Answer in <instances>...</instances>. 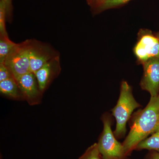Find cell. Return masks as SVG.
<instances>
[{"mask_svg": "<svg viewBox=\"0 0 159 159\" xmlns=\"http://www.w3.org/2000/svg\"><path fill=\"white\" fill-rule=\"evenodd\" d=\"M158 97H159V94L158 96Z\"/></svg>", "mask_w": 159, "mask_h": 159, "instance_id": "obj_22", "label": "cell"}, {"mask_svg": "<svg viewBox=\"0 0 159 159\" xmlns=\"http://www.w3.org/2000/svg\"><path fill=\"white\" fill-rule=\"evenodd\" d=\"M78 159H104L99 151L97 143L89 147Z\"/></svg>", "mask_w": 159, "mask_h": 159, "instance_id": "obj_14", "label": "cell"}, {"mask_svg": "<svg viewBox=\"0 0 159 159\" xmlns=\"http://www.w3.org/2000/svg\"><path fill=\"white\" fill-rule=\"evenodd\" d=\"M3 63L16 80L24 74L31 72L29 57V39L17 43Z\"/></svg>", "mask_w": 159, "mask_h": 159, "instance_id": "obj_4", "label": "cell"}, {"mask_svg": "<svg viewBox=\"0 0 159 159\" xmlns=\"http://www.w3.org/2000/svg\"><path fill=\"white\" fill-rule=\"evenodd\" d=\"M122 159H130L129 158V157H125L124 158Z\"/></svg>", "mask_w": 159, "mask_h": 159, "instance_id": "obj_21", "label": "cell"}, {"mask_svg": "<svg viewBox=\"0 0 159 159\" xmlns=\"http://www.w3.org/2000/svg\"><path fill=\"white\" fill-rule=\"evenodd\" d=\"M61 71L59 55L50 60L34 73L40 90L43 94L48 88L53 80L59 75Z\"/></svg>", "mask_w": 159, "mask_h": 159, "instance_id": "obj_9", "label": "cell"}, {"mask_svg": "<svg viewBox=\"0 0 159 159\" xmlns=\"http://www.w3.org/2000/svg\"><path fill=\"white\" fill-rule=\"evenodd\" d=\"M19 88L25 99L31 105L41 102L43 93L40 90L35 75L31 72L24 74L16 80Z\"/></svg>", "mask_w": 159, "mask_h": 159, "instance_id": "obj_8", "label": "cell"}, {"mask_svg": "<svg viewBox=\"0 0 159 159\" xmlns=\"http://www.w3.org/2000/svg\"><path fill=\"white\" fill-rule=\"evenodd\" d=\"M113 116L109 113L102 114L101 120L103 130L97 142L99 151L104 159H122L125 156L122 143L118 142L111 126Z\"/></svg>", "mask_w": 159, "mask_h": 159, "instance_id": "obj_3", "label": "cell"}, {"mask_svg": "<svg viewBox=\"0 0 159 159\" xmlns=\"http://www.w3.org/2000/svg\"><path fill=\"white\" fill-rule=\"evenodd\" d=\"M0 92L3 95L13 99H23L17 83L13 77L0 81Z\"/></svg>", "mask_w": 159, "mask_h": 159, "instance_id": "obj_10", "label": "cell"}, {"mask_svg": "<svg viewBox=\"0 0 159 159\" xmlns=\"http://www.w3.org/2000/svg\"><path fill=\"white\" fill-rule=\"evenodd\" d=\"M104 0H86L88 5L90 7L91 11L94 15L97 14V12L102 6Z\"/></svg>", "mask_w": 159, "mask_h": 159, "instance_id": "obj_16", "label": "cell"}, {"mask_svg": "<svg viewBox=\"0 0 159 159\" xmlns=\"http://www.w3.org/2000/svg\"><path fill=\"white\" fill-rule=\"evenodd\" d=\"M155 35L159 40V32H157V33H156Z\"/></svg>", "mask_w": 159, "mask_h": 159, "instance_id": "obj_20", "label": "cell"}, {"mask_svg": "<svg viewBox=\"0 0 159 159\" xmlns=\"http://www.w3.org/2000/svg\"><path fill=\"white\" fill-rule=\"evenodd\" d=\"M159 127V98L151 97L143 109L132 116L130 129L122 143L126 157H129L137 145Z\"/></svg>", "mask_w": 159, "mask_h": 159, "instance_id": "obj_1", "label": "cell"}, {"mask_svg": "<svg viewBox=\"0 0 159 159\" xmlns=\"http://www.w3.org/2000/svg\"><path fill=\"white\" fill-rule=\"evenodd\" d=\"M143 74L140 86L148 92L151 97H157L159 94V57L148 60L142 65Z\"/></svg>", "mask_w": 159, "mask_h": 159, "instance_id": "obj_7", "label": "cell"}, {"mask_svg": "<svg viewBox=\"0 0 159 159\" xmlns=\"http://www.w3.org/2000/svg\"><path fill=\"white\" fill-rule=\"evenodd\" d=\"M133 51L138 63L142 65L148 60L159 57V40L150 30L141 29Z\"/></svg>", "mask_w": 159, "mask_h": 159, "instance_id": "obj_5", "label": "cell"}, {"mask_svg": "<svg viewBox=\"0 0 159 159\" xmlns=\"http://www.w3.org/2000/svg\"><path fill=\"white\" fill-rule=\"evenodd\" d=\"M155 151L159 152V127L150 137L142 140L137 145L135 150Z\"/></svg>", "mask_w": 159, "mask_h": 159, "instance_id": "obj_11", "label": "cell"}, {"mask_svg": "<svg viewBox=\"0 0 159 159\" xmlns=\"http://www.w3.org/2000/svg\"><path fill=\"white\" fill-rule=\"evenodd\" d=\"M143 159H159V152L155 151H149Z\"/></svg>", "mask_w": 159, "mask_h": 159, "instance_id": "obj_19", "label": "cell"}, {"mask_svg": "<svg viewBox=\"0 0 159 159\" xmlns=\"http://www.w3.org/2000/svg\"><path fill=\"white\" fill-rule=\"evenodd\" d=\"M5 3L6 6V11H7V19L8 20L11 21L12 19V0H2Z\"/></svg>", "mask_w": 159, "mask_h": 159, "instance_id": "obj_18", "label": "cell"}, {"mask_svg": "<svg viewBox=\"0 0 159 159\" xmlns=\"http://www.w3.org/2000/svg\"><path fill=\"white\" fill-rule=\"evenodd\" d=\"M51 45L35 39H29L30 72L34 74L50 60L59 55Z\"/></svg>", "mask_w": 159, "mask_h": 159, "instance_id": "obj_6", "label": "cell"}, {"mask_svg": "<svg viewBox=\"0 0 159 159\" xmlns=\"http://www.w3.org/2000/svg\"><path fill=\"white\" fill-rule=\"evenodd\" d=\"M132 0H104L102 6L97 12V14L106 10L116 9L122 7Z\"/></svg>", "mask_w": 159, "mask_h": 159, "instance_id": "obj_13", "label": "cell"}, {"mask_svg": "<svg viewBox=\"0 0 159 159\" xmlns=\"http://www.w3.org/2000/svg\"><path fill=\"white\" fill-rule=\"evenodd\" d=\"M12 77L13 76L11 72L4 64V63H0V81Z\"/></svg>", "mask_w": 159, "mask_h": 159, "instance_id": "obj_17", "label": "cell"}, {"mask_svg": "<svg viewBox=\"0 0 159 159\" xmlns=\"http://www.w3.org/2000/svg\"><path fill=\"white\" fill-rule=\"evenodd\" d=\"M135 99L131 87L125 80L122 81L120 94L116 105L111 109V115L116 122L114 134L117 139L125 137L126 132V124L134 110L141 107Z\"/></svg>", "mask_w": 159, "mask_h": 159, "instance_id": "obj_2", "label": "cell"}, {"mask_svg": "<svg viewBox=\"0 0 159 159\" xmlns=\"http://www.w3.org/2000/svg\"><path fill=\"white\" fill-rule=\"evenodd\" d=\"M16 44L9 39L8 35H0V63L4 62Z\"/></svg>", "mask_w": 159, "mask_h": 159, "instance_id": "obj_12", "label": "cell"}, {"mask_svg": "<svg viewBox=\"0 0 159 159\" xmlns=\"http://www.w3.org/2000/svg\"><path fill=\"white\" fill-rule=\"evenodd\" d=\"M7 11L5 3L0 0V35H8L6 30Z\"/></svg>", "mask_w": 159, "mask_h": 159, "instance_id": "obj_15", "label": "cell"}]
</instances>
